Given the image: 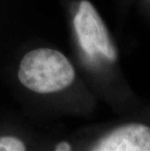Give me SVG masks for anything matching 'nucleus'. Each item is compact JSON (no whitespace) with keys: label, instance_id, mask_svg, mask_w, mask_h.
Returning a JSON list of instances; mask_svg holds the SVG:
<instances>
[{"label":"nucleus","instance_id":"obj_1","mask_svg":"<svg viewBox=\"0 0 150 151\" xmlns=\"http://www.w3.org/2000/svg\"><path fill=\"white\" fill-rule=\"evenodd\" d=\"M18 77L30 91L50 94L67 88L75 78V71L62 53L49 48H39L24 56Z\"/></svg>","mask_w":150,"mask_h":151},{"label":"nucleus","instance_id":"obj_5","mask_svg":"<svg viewBox=\"0 0 150 151\" xmlns=\"http://www.w3.org/2000/svg\"><path fill=\"white\" fill-rule=\"evenodd\" d=\"M55 151H71V147L67 142H60L57 145Z\"/></svg>","mask_w":150,"mask_h":151},{"label":"nucleus","instance_id":"obj_4","mask_svg":"<svg viewBox=\"0 0 150 151\" xmlns=\"http://www.w3.org/2000/svg\"><path fill=\"white\" fill-rule=\"evenodd\" d=\"M0 151H27L24 141L16 137H0Z\"/></svg>","mask_w":150,"mask_h":151},{"label":"nucleus","instance_id":"obj_2","mask_svg":"<svg viewBox=\"0 0 150 151\" xmlns=\"http://www.w3.org/2000/svg\"><path fill=\"white\" fill-rule=\"evenodd\" d=\"M74 28L83 51L90 57L101 55L109 60L117 59V52L107 28L98 13L88 0H82L74 17Z\"/></svg>","mask_w":150,"mask_h":151},{"label":"nucleus","instance_id":"obj_3","mask_svg":"<svg viewBox=\"0 0 150 151\" xmlns=\"http://www.w3.org/2000/svg\"><path fill=\"white\" fill-rule=\"evenodd\" d=\"M92 151H150V127L141 123L121 126L103 137Z\"/></svg>","mask_w":150,"mask_h":151}]
</instances>
